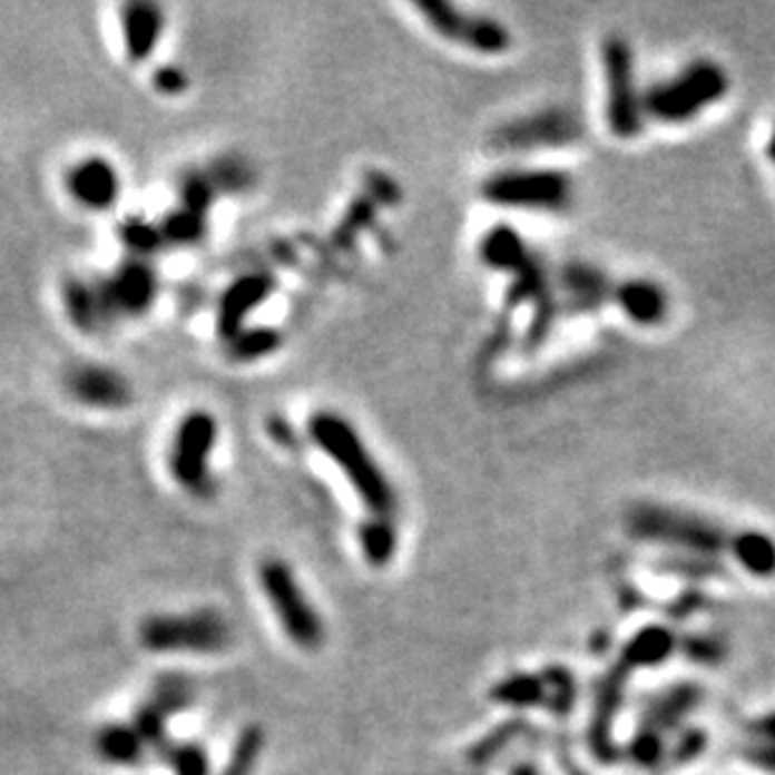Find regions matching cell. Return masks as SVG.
<instances>
[{
  "mask_svg": "<svg viewBox=\"0 0 775 775\" xmlns=\"http://www.w3.org/2000/svg\"><path fill=\"white\" fill-rule=\"evenodd\" d=\"M272 276H238V279L222 294V302H218V332H222L228 342L242 334V324L246 316L266 302V296L272 294Z\"/></svg>",
  "mask_w": 775,
  "mask_h": 775,
  "instance_id": "obj_13",
  "label": "cell"
},
{
  "mask_svg": "<svg viewBox=\"0 0 775 775\" xmlns=\"http://www.w3.org/2000/svg\"><path fill=\"white\" fill-rule=\"evenodd\" d=\"M138 638L151 653H222L232 642V628L214 610L154 615L141 622Z\"/></svg>",
  "mask_w": 775,
  "mask_h": 775,
  "instance_id": "obj_5",
  "label": "cell"
},
{
  "mask_svg": "<svg viewBox=\"0 0 775 775\" xmlns=\"http://www.w3.org/2000/svg\"><path fill=\"white\" fill-rule=\"evenodd\" d=\"M68 384L84 404L104 406V410H114L128 400L126 382L106 366H78Z\"/></svg>",
  "mask_w": 775,
  "mask_h": 775,
  "instance_id": "obj_18",
  "label": "cell"
},
{
  "mask_svg": "<svg viewBox=\"0 0 775 775\" xmlns=\"http://www.w3.org/2000/svg\"><path fill=\"white\" fill-rule=\"evenodd\" d=\"M66 186L78 204L91 212H106L111 208L121 192L118 171L101 156H88L68 171Z\"/></svg>",
  "mask_w": 775,
  "mask_h": 775,
  "instance_id": "obj_12",
  "label": "cell"
},
{
  "mask_svg": "<svg viewBox=\"0 0 775 775\" xmlns=\"http://www.w3.org/2000/svg\"><path fill=\"white\" fill-rule=\"evenodd\" d=\"M751 733L755 735V738L775 740V710L768 715H763V718H755L751 723Z\"/></svg>",
  "mask_w": 775,
  "mask_h": 775,
  "instance_id": "obj_40",
  "label": "cell"
},
{
  "mask_svg": "<svg viewBox=\"0 0 775 775\" xmlns=\"http://www.w3.org/2000/svg\"><path fill=\"white\" fill-rule=\"evenodd\" d=\"M146 751L148 745L134 728V723L131 725L111 723V725H104V728L96 733V753L111 765L131 768V765H138L144 761Z\"/></svg>",
  "mask_w": 775,
  "mask_h": 775,
  "instance_id": "obj_20",
  "label": "cell"
},
{
  "mask_svg": "<svg viewBox=\"0 0 775 775\" xmlns=\"http://www.w3.org/2000/svg\"><path fill=\"white\" fill-rule=\"evenodd\" d=\"M678 648L683 650L685 658L693 660L695 665H708V668L720 665L725 660V655H728V645H725V640L720 638V635H710V632L685 635Z\"/></svg>",
  "mask_w": 775,
  "mask_h": 775,
  "instance_id": "obj_30",
  "label": "cell"
},
{
  "mask_svg": "<svg viewBox=\"0 0 775 775\" xmlns=\"http://www.w3.org/2000/svg\"><path fill=\"white\" fill-rule=\"evenodd\" d=\"M484 256L487 262L497 269H517V272H528L532 269L528 252H524V244L520 242L512 228H494V232L484 238Z\"/></svg>",
  "mask_w": 775,
  "mask_h": 775,
  "instance_id": "obj_23",
  "label": "cell"
},
{
  "mask_svg": "<svg viewBox=\"0 0 775 775\" xmlns=\"http://www.w3.org/2000/svg\"><path fill=\"white\" fill-rule=\"evenodd\" d=\"M605 88H608V126L618 138H635L642 131L645 106L635 88L632 48L622 36H608L600 48Z\"/></svg>",
  "mask_w": 775,
  "mask_h": 775,
  "instance_id": "obj_7",
  "label": "cell"
},
{
  "mask_svg": "<svg viewBox=\"0 0 775 775\" xmlns=\"http://www.w3.org/2000/svg\"><path fill=\"white\" fill-rule=\"evenodd\" d=\"M565 286L575 294L580 310H590V306L602 304L608 296L615 300V286L605 274H600L592 266H570L565 274Z\"/></svg>",
  "mask_w": 775,
  "mask_h": 775,
  "instance_id": "obj_24",
  "label": "cell"
},
{
  "mask_svg": "<svg viewBox=\"0 0 775 775\" xmlns=\"http://www.w3.org/2000/svg\"><path fill=\"white\" fill-rule=\"evenodd\" d=\"M360 548L364 558L374 568L390 565L396 552V532L392 528L390 517H372L360 528Z\"/></svg>",
  "mask_w": 775,
  "mask_h": 775,
  "instance_id": "obj_25",
  "label": "cell"
},
{
  "mask_svg": "<svg viewBox=\"0 0 775 775\" xmlns=\"http://www.w3.org/2000/svg\"><path fill=\"white\" fill-rule=\"evenodd\" d=\"M542 675L550 688V713L568 715L578 700V683H575L572 673L562 665H548V668H542Z\"/></svg>",
  "mask_w": 775,
  "mask_h": 775,
  "instance_id": "obj_31",
  "label": "cell"
},
{
  "mask_svg": "<svg viewBox=\"0 0 775 775\" xmlns=\"http://www.w3.org/2000/svg\"><path fill=\"white\" fill-rule=\"evenodd\" d=\"M768 156H771V161L775 164V126H773V131H771V141H768Z\"/></svg>",
  "mask_w": 775,
  "mask_h": 775,
  "instance_id": "obj_42",
  "label": "cell"
},
{
  "mask_svg": "<svg viewBox=\"0 0 775 775\" xmlns=\"http://www.w3.org/2000/svg\"><path fill=\"white\" fill-rule=\"evenodd\" d=\"M705 748H708V733H705L703 728H685L678 735V743L673 745L670 761L678 763V765L693 763V761L700 758Z\"/></svg>",
  "mask_w": 775,
  "mask_h": 775,
  "instance_id": "obj_36",
  "label": "cell"
},
{
  "mask_svg": "<svg viewBox=\"0 0 775 775\" xmlns=\"http://www.w3.org/2000/svg\"><path fill=\"white\" fill-rule=\"evenodd\" d=\"M728 88L730 78L725 68L710 58H700L670 81L650 88L642 106L645 114L660 124H688L705 108L718 104Z\"/></svg>",
  "mask_w": 775,
  "mask_h": 775,
  "instance_id": "obj_3",
  "label": "cell"
},
{
  "mask_svg": "<svg viewBox=\"0 0 775 775\" xmlns=\"http://www.w3.org/2000/svg\"><path fill=\"white\" fill-rule=\"evenodd\" d=\"M151 703H156L158 708H161L168 718L176 713H182L186 708H192L194 703V685L184 675H164V678H158L154 685Z\"/></svg>",
  "mask_w": 775,
  "mask_h": 775,
  "instance_id": "obj_26",
  "label": "cell"
},
{
  "mask_svg": "<svg viewBox=\"0 0 775 775\" xmlns=\"http://www.w3.org/2000/svg\"><path fill=\"white\" fill-rule=\"evenodd\" d=\"M156 88L164 94L184 91V76L174 71V68H164V71L156 73Z\"/></svg>",
  "mask_w": 775,
  "mask_h": 775,
  "instance_id": "obj_39",
  "label": "cell"
},
{
  "mask_svg": "<svg viewBox=\"0 0 775 775\" xmlns=\"http://www.w3.org/2000/svg\"><path fill=\"white\" fill-rule=\"evenodd\" d=\"M700 703L703 688L698 683H675L668 690H663L648 700L640 715V725H648V728H655L665 735L685 723L690 713L698 710Z\"/></svg>",
  "mask_w": 775,
  "mask_h": 775,
  "instance_id": "obj_14",
  "label": "cell"
},
{
  "mask_svg": "<svg viewBox=\"0 0 775 775\" xmlns=\"http://www.w3.org/2000/svg\"><path fill=\"white\" fill-rule=\"evenodd\" d=\"M276 344H279V336L269 330L244 332L232 340L234 356H238V360H256V356L269 354Z\"/></svg>",
  "mask_w": 775,
  "mask_h": 775,
  "instance_id": "obj_34",
  "label": "cell"
},
{
  "mask_svg": "<svg viewBox=\"0 0 775 775\" xmlns=\"http://www.w3.org/2000/svg\"><path fill=\"white\" fill-rule=\"evenodd\" d=\"M510 775H540V773L534 771L530 763H520V765H514V768H512V773H510Z\"/></svg>",
  "mask_w": 775,
  "mask_h": 775,
  "instance_id": "obj_41",
  "label": "cell"
},
{
  "mask_svg": "<svg viewBox=\"0 0 775 775\" xmlns=\"http://www.w3.org/2000/svg\"><path fill=\"white\" fill-rule=\"evenodd\" d=\"M154 294H156L154 274L141 264L126 266L124 272H118V276L111 284V302L118 306V310H126L131 314L144 312L146 306L151 304Z\"/></svg>",
  "mask_w": 775,
  "mask_h": 775,
  "instance_id": "obj_22",
  "label": "cell"
},
{
  "mask_svg": "<svg viewBox=\"0 0 775 775\" xmlns=\"http://www.w3.org/2000/svg\"><path fill=\"white\" fill-rule=\"evenodd\" d=\"M630 670L625 668L622 663H615L612 668L602 675V680L598 683V693H595V705H592V718H590V748L598 755V761L602 763H615L620 758V748L615 745L612 738V725L618 713L622 708L625 690H628Z\"/></svg>",
  "mask_w": 775,
  "mask_h": 775,
  "instance_id": "obj_11",
  "label": "cell"
},
{
  "mask_svg": "<svg viewBox=\"0 0 775 775\" xmlns=\"http://www.w3.org/2000/svg\"><path fill=\"white\" fill-rule=\"evenodd\" d=\"M490 698L504 708H548L550 710V688L540 673H512L507 678L497 680L490 690Z\"/></svg>",
  "mask_w": 775,
  "mask_h": 775,
  "instance_id": "obj_19",
  "label": "cell"
},
{
  "mask_svg": "<svg viewBox=\"0 0 775 775\" xmlns=\"http://www.w3.org/2000/svg\"><path fill=\"white\" fill-rule=\"evenodd\" d=\"M416 11L422 13L424 23L436 36L470 48L474 53L500 56L510 51L512 46V36L507 31V26L490 16L467 13L462 8L444 3V0H424V3H416Z\"/></svg>",
  "mask_w": 775,
  "mask_h": 775,
  "instance_id": "obj_9",
  "label": "cell"
},
{
  "mask_svg": "<svg viewBox=\"0 0 775 775\" xmlns=\"http://www.w3.org/2000/svg\"><path fill=\"white\" fill-rule=\"evenodd\" d=\"M124 46L131 61H146L164 33V13L154 3H128L121 8Z\"/></svg>",
  "mask_w": 775,
  "mask_h": 775,
  "instance_id": "obj_16",
  "label": "cell"
},
{
  "mask_svg": "<svg viewBox=\"0 0 775 775\" xmlns=\"http://www.w3.org/2000/svg\"><path fill=\"white\" fill-rule=\"evenodd\" d=\"M655 570L678 575L683 580H708L725 575L723 565L715 558H703V555H673L655 562Z\"/></svg>",
  "mask_w": 775,
  "mask_h": 775,
  "instance_id": "obj_27",
  "label": "cell"
},
{
  "mask_svg": "<svg viewBox=\"0 0 775 775\" xmlns=\"http://www.w3.org/2000/svg\"><path fill=\"white\" fill-rule=\"evenodd\" d=\"M262 748H264V733L258 730L256 725H248V728L238 735V740L232 751V758H228L222 775H252Z\"/></svg>",
  "mask_w": 775,
  "mask_h": 775,
  "instance_id": "obj_32",
  "label": "cell"
},
{
  "mask_svg": "<svg viewBox=\"0 0 775 775\" xmlns=\"http://www.w3.org/2000/svg\"><path fill=\"white\" fill-rule=\"evenodd\" d=\"M665 735L655 728H648V725H638V730L632 733V738L628 740V748H625V755L638 765V768L653 771L658 768L665 758Z\"/></svg>",
  "mask_w": 775,
  "mask_h": 775,
  "instance_id": "obj_28",
  "label": "cell"
},
{
  "mask_svg": "<svg viewBox=\"0 0 775 775\" xmlns=\"http://www.w3.org/2000/svg\"><path fill=\"white\" fill-rule=\"evenodd\" d=\"M680 640L675 638V632L665 625H648L640 628L635 635H630L628 642L622 645L618 663H622L630 673L645 670V668H658L670 655L678 650Z\"/></svg>",
  "mask_w": 775,
  "mask_h": 775,
  "instance_id": "obj_17",
  "label": "cell"
},
{
  "mask_svg": "<svg viewBox=\"0 0 775 775\" xmlns=\"http://www.w3.org/2000/svg\"><path fill=\"white\" fill-rule=\"evenodd\" d=\"M735 562L753 578H773L775 575V540L761 530H745L730 540Z\"/></svg>",
  "mask_w": 775,
  "mask_h": 775,
  "instance_id": "obj_21",
  "label": "cell"
},
{
  "mask_svg": "<svg viewBox=\"0 0 775 775\" xmlns=\"http://www.w3.org/2000/svg\"><path fill=\"white\" fill-rule=\"evenodd\" d=\"M258 585L279 618L282 630L296 648L316 650L324 642V622L306 598L300 580L284 560L269 558L258 565Z\"/></svg>",
  "mask_w": 775,
  "mask_h": 775,
  "instance_id": "obj_4",
  "label": "cell"
},
{
  "mask_svg": "<svg viewBox=\"0 0 775 775\" xmlns=\"http://www.w3.org/2000/svg\"><path fill=\"white\" fill-rule=\"evenodd\" d=\"M708 605H710L708 595H705L698 588H688V590H683L678 598L670 600L668 608H665V610H668V615H670L673 620H685V618H690V615L705 610V608H708Z\"/></svg>",
  "mask_w": 775,
  "mask_h": 775,
  "instance_id": "obj_37",
  "label": "cell"
},
{
  "mask_svg": "<svg viewBox=\"0 0 775 775\" xmlns=\"http://www.w3.org/2000/svg\"><path fill=\"white\" fill-rule=\"evenodd\" d=\"M218 426L214 414L204 410L188 412L176 424L171 452H168V470L178 487L192 494H204L212 484V454L216 447Z\"/></svg>",
  "mask_w": 775,
  "mask_h": 775,
  "instance_id": "obj_8",
  "label": "cell"
},
{
  "mask_svg": "<svg viewBox=\"0 0 775 775\" xmlns=\"http://www.w3.org/2000/svg\"><path fill=\"white\" fill-rule=\"evenodd\" d=\"M482 194L494 206L562 212L572 202V176L558 168H512L487 178Z\"/></svg>",
  "mask_w": 775,
  "mask_h": 775,
  "instance_id": "obj_6",
  "label": "cell"
},
{
  "mask_svg": "<svg viewBox=\"0 0 775 775\" xmlns=\"http://www.w3.org/2000/svg\"><path fill=\"white\" fill-rule=\"evenodd\" d=\"M66 302L73 322L81 326V330H91V324L96 322V310H98L96 296L88 292L84 284H71L66 290Z\"/></svg>",
  "mask_w": 775,
  "mask_h": 775,
  "instance_id": "obj_35",
  "label": "cell"
},
{
  "mask_svg": "<svg viewBox=\"0 0 775 775\" xmlns=\"http://www.w3.org/2000/svg\"><path fill=\"white\" fill-rule=\"evenodd\" d=\"M585 134L580 118L568 108H548L528 118H520L500 131V146L514 151H532V148H560L578 141Z\"/></svg>",
  "mask_w": 775,
  "mask_h": 775,
  "instance_id": "obj_10",
  "label": "cell"
},
{
  "mask_svg": "<svg viewBox=\"0 0 775 775\" xmlns=\"http://www.w3.org/2000/svg\"><path fill=\"white\" fill-rule=\"evenodd\" d=\"M310 434L314 444L330 457L344 472L356 497L364 502L372 517H390L396 507V494L390 477L376 464L370 447L346 416L336 412H316L310 420Z\"/></svg>",
  "mask_w": 775,
  "mask_h": 775,
  "instance_id": "obj_1",
  "label": "cell"
},
{
  "mask_svg": "<svg viewBox=\"0 0 775 775\" xmlns=\"http://www.w3.org/2000/svg\"><path fill=\"white\" fill-rule=\"evenodd\" d=\"M522 728H524V725L517 723V720L502 723L500 728H494L490 735H484L480 743L472 745V748H470V761L480 765L484 761L494 758L497 753H500L502 748H507V745H510V740H514L517 735L522 733Z\"/></svg>",
  "mask_w": 775,
  "mask_h": 775,
  "instance_id": "obj_33",
  "label": "cell"
},
{
  "mask_svg": "<svg viewBox=\"0 0 775 775\" xmlns=\"http://www.w3.org/2000/svg\"><path fill=\"white\" fill-rule=\"evenodd\" d=\"M615 304L630 322L640 326H658L668 316V294L653 279H628L615 286Z\"/></svg>",
  "mask_w": 775,
  "mask_h": 775,
  "instance_id": "obj_15",
  "label": "cell"
},
{
  "mask_svg": "<svg viewBox=\"0 0 775 775\" xmlns=\"http://www.w3.org/2000/svg\"><path fill=\"white\" fill-rule=\"evenodd\" d=\"M745 758L751 765L761 768L765 773H775V740H763L755 738V743L745 751Z\"/></svg>",
  "mask_w": 775,
  "mask_h": 775,
  "instance_id": "obj_38",
  "label": "cell"
},
{
  "mask_svg": "<svg viewBox=\"0 0 775 775\" xmlns=\"http://www.w3.org/2000/svg\"><path fill=\"white\" fill-rule=\"evenodd\" d=\"M158 755H164L174 775H208V771H212L208 753L198 743H168Z\"/></svg>",
  "mask_w": 775,
  "mask_h": 775,
  "instance_id": "obj_29",
  "label": "cell"
},
{
  "mask_svg": "<svg viewBox=\"0 0 775 775\" xmlns=\"http://www.w3.org/2000/svg\"><path fill=\"white\" fill-rule=\"evenodd\" d=\"M628 532L635 540L653 545H668L685 555H703L715 558L725 548H730L728 532L718 522L695 512L673 510L660 504H638L628 514Z\"/></svg>",
  "mask_w": 775,
  "mask_h": 775,
  "instance_id": "obj_2",
  "label": "cell"
}]
</instances>
